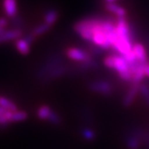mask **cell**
<instances>
[{"mask_svg":"<svg viewBox=\"0 0 149 149\" xmlns=\"http://www.w3.org/2000/svg\"><path fill=\"white\" fill-rule=\"evenodd\" d=\"M67 57L71 60L79 63V68H89L92 65V58L88 53L78 48H69L67 49Z\"/></svg>","mask_w":149,"mask_h":149,"instance_id":"1","label":"cell"},{"mask_svg":"<svg viewBox=\"0 0 149 149\" xmlns=\"http://www.w3.org/2000/svg\"><path fill=\"white\" fill-rule=\"evenodd\" d=\"M23 36V31L21 29H9L6 30L3 33H0V44L5 43L7 41H11V40H16L20 39Z\"/></svg>","mask_w":149,"mask_h":149,"instance_id":"2","label":"cell"},{"mask_svg":"<svg viewBox=\"0 0 149 149\" xmlns=\"http://www.w3.org/2000/svg\"><path fill=\"white\" fill-rule=\"evenodd\" d=\"M3 9L6 15L9 18H15L18 15L17 0H3Z\"/></svg>","mask_w":149,"mask_h":149,"instance_id":"3","label":"cell"},{"mask_svg":"<svg viewBox=\"0 0 149 149\" xmlns=\"http://www.w3.org/2000/svg\"><path fill=\"white\" fill-rule=\"evenodd\" d=\"M16 50L20 53L21 55H28L31 51V44L25 39V37H21L20 39L15 40V43Z\"/></svg>","mask_w":149,"mask_h":149,"instance_id":"4","label":"cell"},{"mask_svg":"<svg viewBox=\"0 0 149 149\" xmlns=\"http://www.w3.org/2000/svg\"><path fill=\"white\" fill-rule=\"evenodd\" d=\"M58 16H59V13L58 10H56L54 8L49 9L43 16V23H45L48 25L52 27L58 21Z\"/></svg>","mask_w":149,"mask_h":149,"instance_id":"5","label":"cell"},{"mask_svg":"<svg viewBox=\"0 0 149 149\" xmlns=\"http://www.w3.org/2000/svg\"><path fill=\"white\" fill-rule=\"evenodd\" d=\"M0 107L9 111H18V107L12 100H10L6 96H2V95H0Z\"/></svg>","mask_w":149,"mask_h":149,"instance_id":"6","label":"cell"},{"mask_svg":"<svg viewBox=\"0 0 149 149\" xmlns=\"http://www.w3.org/2000/svg\"><path fill=\"white\" fill-rule=\"evenodd\" d=\"M53 112V110L48 105H41L37 110V117L41 120H48L51 113Z\"/></svg>","mask_w":149,"mask_h":149,"instance_id":"7","label":"cell"},{"mask_svg":"<svg viewBox=\"0 0 149 149\" xmlns=\"http://www.w3.org/2000/svg\"><path fill=\"white\" fill-rule=\"evenodd\" d=\"M50 28H51V26L48 25L45 23H42L40 24H38L35 28H33V30L31 31V33L34 35L35 38H38L41 35L47 33L48 31L50 30Z\"/></svg>","mask_w":149,"mask_h":149,"instance_id":"8","label":"cell"},{"mask_svg":"<svg viewBox=\"0 0 149 149\" xmlns=\"http://www.w3.org/2000/svg\"><path fill=\"white\" fill-rule=\"evenodd\" d=\"M91 89L95 92L100 93H110L111 92V86L109 84L103 82H95L90 86Z\"/></svg>","mask_w":149,"mask_h":149,"instance_id":"9","label":"cell"},{"mask_svg":"<svg viewBox=\"0 0 149 149\" xmlns=\"http://www.w3.org/2000/svg\"><path fill=\"white\" fill-rule=\"evenodd\" d=\"M27 118H28V114L26 111H19V110L16 111H12V113H11V123L24 121Z\"/></svg>","mask_w":149,"mask_h":149,"instance_id":"10","label":"cell"},{"mask_svg":"<svg viewBox=\"0 0 149 149\" xmlns=\"http://www.w3.org/2000/svg\"><path fill=\"white\" fill-rule=\"evenodd\" d=\"M12 24H13V25H14V28L21 29V30H22V27L24 26V19H23L22 17L19 16V15H17V16H15V18L12 19Z\"/></svg>","mask_w":149,"mask_h":149,"instance_id":"11","label":"cell"},{"mask_svg":"<svg viewBox=\"0 0 149 149\" xmlns=\"http://www.w3.org/2000/svg\"><path fill=\"white\" fill-rule=\"evenodd\" d=\"M7 27V21L5 18H0V33H3L6 30Z\"/></svg>","mask_w":149,"mask_h":149,"instance_id":"12","label":"cell"},{"mask_svg":"<svg viewBox=\"0 0 149 149\" xmlns=\"http://www.w3.org/2000/svg\"><path fill=\"white\" fill-rule=\"evenodd\" d=\"M115 0H106V2H107V4H111V3H114Z\"/></svg>","mask_w":149,"mask_h":149,"instance_id":"13","label":"cell"}]
</instances>
